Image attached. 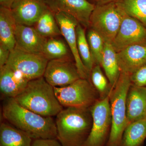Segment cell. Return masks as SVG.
Instances as JSON below:
<instances>
[{"label": "cell", "mask_w": 146, "mask_h": 146, "mask_svg": "<svg viewBox=\"0 0 146 146\" xmlns=\"http://www.w3.org/2000/svg\"><path fill=\"white\" fill-rule=\"evenodd\" d=\"M2 115L7 122L33 139H56L57 131L52 117L42 116L25 108L13 98H6Z\"/></svg>", "instance_id": "6da1fadb"}, {"label": "cell", "mask_w": 146, "mask_h": 146, "mask_svg": "<svg viewBox=\"0 0 146 146\" xmlns=\"http://www.w3.org/2000/svg\"><path fill=\"white\" fill-rule=\"evenodd\" d=\"M56 117L57 139L62 145H83L93 124L90 108H65Z\"/></svg>", "instance_id": "7a4b0ae2"}, {"label": "cell", "mask_w": 146, "mask_h": 146, "mask_svg": "<svg viewBox=\"0 0 146 146\" xmlns=\"http://www.w3.org/2000/svg\"><path fill=\"white\" fill-rule=\"evenodd\" d=\"M21 106L42 116H56L63 109L55 94L54 87L44 77L30 80L15 98Z\"/></svg>", "instance_id": "3957f363"}, {"label": "cell", "mask_w": 146, "mask_h": 146, "mask_svg": "<svg viewBox=\"0 0 146 146\" xmlns=\"http://www.w3.org/2000/svg\"><path fill=\"white\" fill-rule=\"evenodd\" d=\"M131 85L130 75L121 72L109 95L112 125L106 146H120L124 131L129 124L127 116L126 98Z\"/></svg>", "instance_id": "277c9868"}, {"label": "cell", "mask_w": 146, "mask_h": 146, "mask_svg": "<svg viewBox=\"0 0 146 146\" xmlns=\"http://www.w3.org/2000/svg\"><path fill=\"white\" fill-rule=\"evenodd\" d=\"M122 9L116 1L95 5L89 26L101 36L105 42L112 44L122 21Z\"/></svg>", "instance_id": "5b68a950"}, {"label": "cell", "mask_w": 146, "mask_h": 146, "mask_svg": "<svg viewBox=\"0 0 146 146\" xmlns=\"http://www.w3.org/2000/svg\"><path fill=\"white\" fill-rule=\"evenodd\" d=\"M56 96L63 107L90 108L100 100L91 81L80 78L68 86L54 87Z\"/></svg>", "instance_id": "8992f818"}, {"label": "cell", "mask_w": 146, "mask_h": 146, "mask_svg": "<svg viewBox=\"0 0 146 146\" xmlns=\"http://www.w3.org/2000/svg\"><path fill=\"white\" fill-rule=\"evenodd\" d=\"M90 109L93 124L89 136L82 146H106L112 125L109 96L99 100Z\"/></svg>", "instance_id": "52a82bcc"}, {"label": "cell", "mask_w": 146, "mask_h": 146, "mask_svg": "<svg viewBox=\"0 0 146 146\" xmlns=\"http://www.w3.org/2000/svg\"><path fill=\"white\" fill-rule=\"evenodd\" d=\"M48 61L43 54L27 52L15 47L11 51L6 65L31 80L43 76Z\"/></svg>", "instance_id": "ba28073f"}, {"label": "cell", "mask_w": 146, "mask_h": 146, "mask_svg": "<svg viewBox=\"0 0 146 146\" xmlns=\"http://www.w3.org/2000/svg\"><path fill=\"white\" fill-rule=\"evenodd\" d=\"M122 11L121 24L112 43L117 52L131 45L146 44V27L135 18L127 15L122 9Z\"/></svg>", "instance_id": "9c48e42d"}, {"label": "cell", "mask_w": 146, "mask_h": 146, "mask_svg": "<svg viewBox=\"0 0 146 146\" xmlns=\"http://www.w3.org/2000/svg\"><path fill=\"white\" fill-rule=\"evenodd\" d=\"M43 77L53 87L67 86L81 78L75 63L68 58L49 60Z\"/></svg>", "instance_id": "30bf717a"}, {"label": "cell", "mask_w": 146, "mask_h": 146, "mask_svg": "<svg viewBox=\"0 0 146 146\" xmlns=\"http://www.w3.org/2000/svg\"><path fill=\"white\" fill-rule=\"evenodd\" d=\"M54 17L74 59L75 63L82 78L89 80L90 73L84 67L78 50L76 29L79 23L68 13L62 11L55 12Z\"/></svg>", "instance_id": "8fae6325"}, {"label": "cell", "mask_w": 146, "mask_h": 146, "mask_svg": "<svg viewBox=\"0 0 146 146\" xmlns=\"http://www.w3.org/2000/svg\"><path fill=\"white\" fill-rule=\"evenodd\" d=\"M48 3L53 12H65L74 17L84 27L89 26L95 5L87 0H48Z\"/></svg>", "instance_id": "7c38bea8"}, {"label": "cell", "mask_w": 146, "mask_h": 146, "mask_svg": "<svg viewBox=\"0 0 146 146\" xmlns=\"http://www.w3.org/2000/svg\"><path fill=\"white\" fill-rule=\"evenodd\" d=\"M48 9L40 0H19L11 10L17 25L32 27Z\"/></svg>", "instance_id": "4fadbf2b"}, {"label": "cell", "mask_w": 146, "mask_h": 146, "mask_svg": "<svg viewBox=\"0 0 146 146\" xmlns=\"http://www.w3.org/2000/svg\"><path fill=\"white\" fill-rule=\"evenodd\" d=\"M16 46L27 52L42 54L48 38L39 34L34 27L17 25L15 31Z\"/></svg>", "instance_id": "5bb4252c"}, {"label": "cell", "mask_w": 146, "mask_h": 146, "mask_svg": "<svg viewBox=\"0 0 146 146\" xmlns=\"http://www.w3.org/2000/svg\"><path fill=\"white\" fill-rule=\"evenodd\" d=\"M29 81L22 73L7 65L0 68L1 94L7 98H16Z\"/></svg>", "instance_id": "9a60e30c"}, {"label": "cell", "mask_w": 146, "mask_h": 146, "mask_svg": "<svg viewBox=\"0 0 146 146\" xmlns=\"http://www.w3.org/2000/svg\"><path fill=\"white\" fill-rule=\"evenodd\" d=\"M121 72L129 75L146 64V44L131 45L117 52Z\"/></svg>", "instance_id": "2e32d148"}, {"label": "cell", "mask_w": 146, "mask_h": 146, "mask_svg": "<svg viewBox=\"0 0 146 146\" xmlns=\"http://www.w3.org/2000/svg\"><path fill=\"white\" fill-rule=\"evenodd\" d=\"M126 110L129 123L146 118V87L131 84L127 95Z\"/></svg>", "instance_id": "e0dca14e"}, {"label": "cell", "mask_w": 146, "mask_h": 146, "mask_svg": "<svg viewBox=\"0 0 146 146\" xmlns=\"http://www.w3.org/2000/svg\"><path fill=\"white\" fill-rule=\"evenodd\" d=\"M16 21L10 9L0 7V45L10 51L16 46Z\"/></svg>", "instance_id": "ac0fdd59"}, {"label": "cell", "mask_w": 146, "mask_h": 146, "mask_svg": "<svg viewBox=\"0 0 146 146\" xmlns=\"http://www.w3.org/2000/svg\"><path fill=\"white\" fill-rule=\"evenodd\" d=\"M33 140L7 122L0 125V146H31Z\"/></svg>", "instance_id": "d6986e66"}, {"label": "cell", "mask_w": 146, "mask_h": 146, "mask_svg": "<svg viewBox=\"0 0 146 146\" xmlns=\"http://www.w3.org/2000/svg\"><path fill=\"white\" fill-rule=\"evenodd\" d=\"M100 65L113 89L119 77L121 70L117 52L111 43L105 42Z\"/></svg>", "instance_id": "ffe728a7"}, {"label": "cell", "mask_w": 146, "mask_h": 146, "mask_svg": "<svg viewBox=\"0 0 146 146\" xmlns=\"http://www.w3.org/2000/svg\"><path fill=\"white\" fill-rule=\"evenodd\" d=\"M146 138V118L129 123L126 127L120 146H142Z\"/></svg>", "instance_id": "44dd1931"}, {"label": "cell", "mask_w": 146, "mask_h": 146, "mask_svg": "<svg viewBox=\"0 0 146 146\" xmlns=\"http://www.w3.org/2000/svg\"><path fill=\"white\" fill-rule=\"evenodd\" d=\"M34 27L39 34L46 38L62 35L54 16L49 9L46 11L40 17Z\"/></svg>", "instance_id": "7402d4cb"}, {"label": "cell", "mask_w": 146, "mask_h": 146, "mask_svg": "<svg viewBox=\"0 0 146 146\" xmlns=\"http://www.w3.org/2000/svg\"><path fill=\"white\" fill-rule=\"evenodd\" d=\"M117 4L127 15L146 27V0H117Z\"/></svg>", "instance_id": "603a6c76"}, {"label": "cell", "mask_w": 146, "mask_h": 146, "mask_svg": "<svg viewBox=\"0 0 146 146\" xmlns=\"http://www.w3.org/2000/svg\"><path fill=\"white\" fill-rule=\"evenodd\" d=\"M84 27L78 24L76 29L78 50L84 65L89 73L95 66Z\"/></svg>", "instance_id": "cb8c5ba5"}, {"label": "cell", "mask_w": 146, "mask_h": 146, "mask_svg": "<svg viewBox=\"0 0 146 146\" xmlns=\"http://www.w3.org/2000/svg\"><path fill=\"white\" fill-rule=\"evenodd\" d=\"M68 46L61 39L55 37L47 39L42 54L49 60L68 58Z\"/></svg>", "instance_id": "d4e9b609"}, {"label": "cell", "mask_w": 146, "mask_h": 146, "mask_svg": "<svg viewBox=\"0 0 146 146\" xmlns=\"http://www.w3.org/2000/svg\"><path fill=\"white\" fill-rule=\"evenodd\" d=\"M91 82L99 95L100 100L109 96L112 90L109 80L103 73L101 66L95 65L90 73Z\"/></svg>", "instance_id": "484cf974"}, {"label": "cell", "mask_w": 146, "mask_h": 146, "mask_svg": "<svg viewBox=\"0 0 146 146\" xmlns=\"http://www.w3.org/2000/svg\"><path fill=\"white\" fill-rule=\"evenodd\" d=\"M86 37L94 64L100 65L104 49V40L92 29L88 31Z\"/></svg>", "instance_id": "4316f807"}, {"label": "cell", "mask_w": 146, "mask_h": 146, "mask_svg": "<svg viewBox=\"0 0 146 146\" xmlns=\"http://www.w3.org/2000/svg\"><path fill=\"white\" fill-rule=\"evenodd\" d=\"M131 84L141 87H146V64L139 68L130 75Z\"/></svg>", "instance_id": "83f0119b"}, {"label": "cell", "mask_w": 146, "mask_h": 146, "mask_svg": "<svg viewBox=\"0 0 146 146\" xmlns=\"http://www.w3.org/2000/svg\"><path fill=\"white\" fill-rule=\"evenodd\" d=\"M31 146H63L57 138L33 140Z\"/></svg>", "instance_id": "f1b7e54d"}, {"label": "cell", "mask_w": 146, "mask_h": 146, "mask_svg": "<svg viewBox=\"0 0 146 146\" xmlns=\"http://www.w3.org/2000/svg\"><path fill=\"white\" fill-rule=\"evenodd\" d=\"M10 52V50L0 45V68L7 64Z\"/></svg>", "instance_id": "f546056e"}, {"label": "cell", "mask_w": 146, "mask_h": 146, "mask_svg": "<svg viewBox=\"0 0 146 146\" xmlns=\"http://www.w3.org/2000/svg\"><path fill=\"white\" fill-rule=\"evenodd\" d=\"M19 0H0L1 6L11 9Z\"/></svg>", "instance_id": "4dcf8cb0"}, {"label": "cell", "mask_w": 146, "mask_h": 146, "mask_svg": "<svg viewBox=\"0 0 146 146\" xmlns=\"http://www.w3.org/2000/svg\"><path fill=\"white\" fill-rule=\"evenodd\" d=\"M117 0H98V4H102L106 3L111 2L115 1Z\"/></svg>", "instance_id": "1f68e13d"}]
</instances>
